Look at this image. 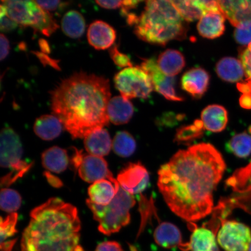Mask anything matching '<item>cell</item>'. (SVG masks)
<instances>
[{
	"instance_id": "obj_1",
	"label": "cell",
	"mask_w": 251,
	"mask_h": 251,
	"mask_svg": "<svg viewBox=\"0 0 251 251\" xmlns=\"http://www.w3.org/2000/svg\"><path fill=\"white\" fill-rule=\"evenodd\" d=\"M226 168L221 153L211 144L178 151L159 170L160 192L176 215L188 222L199 221L212 212L213 194Z\"/></svg>"
},
{
	"instance_id": "obj_2",
	"label": "cell",
	"mask_w": 251,
	"mask_h": 251,
	"mask_svg": "<svg viewBox=\"0 0 251 251\" xmlns=\"http://www.w3.org/2000/svg\"><path fill=\"white\" fill-rule=\"evenodd\" d=\"M51 98L53 114L73 139H84L109 125L111 92L107 78L84 72L75 74L62 81Z\"/></svg>"
},
{
	"instance_id": "obj_3",
	"label": "cell",
	"mask_w": 251,
	"mask_h": 251,
	"mask_svg": "<svg viewBox=\"0 0 251 251\" xmlns=\"http://www.w3.org/2000/svg\"><path fill=\"white\" fill-rule=\"evenodd\" d=\"M21 239V251H75L81 223L76 207L51 198L34 208Z\"/></svg>"
},
{
	"instance_id": "obj_4",
	"label": "cell",
	"mask_w": 251,
	"mask_h": 251,
	"mask_svg": "<svg viewBox=\"0 0 251 251\" xmlns=\"http://www.w3.org/2000/svg\"><path fill=\"white\" fill-rule=\"evenodd\" d=\"M135 33L146 42L164 46L172 40L186 37L187 27L172 1L153 0L146 1Z\"/></svg>"
},
{
	"instance_id": "obj_5",
	"label": "cell",
	"mask_w": 251,
	"mask_h": 251,
	"mask_svg": "<svg viewBox=\"0 0 251 251\" xmlns=\"http://www.w3.org/2000/svg\"><path fill=\"white\" fill-rule=\"evenodd\" d=\"M136 203L134 197L119 186L118 193L107 205H99L90 199L86 204L99 223V230L105 235L117 233L130 222V211Z\"/></svg>"
},
{
	"instance_id": "obj_6",
	"label": "cell",
	"mask_w": 251,
	"mask_h": 251,
	"mask_svg": "<svg viewBox=\"0 0 251 251\" xmlns=\"http://www.w3.org/2000/svg\"><path fill=\"white\" fill-rule=\"evenodd\" d=\"M0 165L11 169V173L1 178V186H8L19 177H23L31 165L22 160L23 146L20 137L12 128L5 127L0 134Z\"/></svg>"
},
{
	"instance_id": "obj_7",
	"label": "cell",
	"mask_w": 251,
	"mask_h": 251,
	"mask_svg": "<svg viewBox=\"0 0 251 251\" xmlns=\"http://www.w3.org/2000/svg\"><path fill=\"white\" fill-rule=\"evenodd\" d=\"M1 2L8 17L18 25L30 26L38 32L51 26L52 16L40 7L35 1L5 0Z\"/></svg>"
},
{
	"instance_id": "obj_8",
	"label": "cell",
	"mask_w": 251,
	"mask_h": 251,
	"mask_svg": "<svg viewBox=\"0 0 251 251\" xmlns=\"http://www.w3.org/2000/svg\"><path fill=\"white\" fill-rule=\"evenodd\" d=\"M116 88L127 100L147 99L153 91L148 74L139 67H129L120 71L114 77Z\"/></svg>"
},
{
	"instance_id": "obj_9",
	"label": "cell",
	"mask_w": 251,
	"mask_h": 251,
	"mask_svg": "<svg viewBox=\"0 0 251 251\" xmlns=\"http://www.w3.org/2000/svg\"><path fill=\"white\" fill-rule=\"evenodd\" d=\"M217 241L224 251H248L251 244V229L242 223L221 220Z\"/></svg>"
},
{
	"instance_id": "obj_10",
	"label": "cell",
	"mask_w": 251,
	"mask_h": 251,
	"mask_svg": "<svg viewBox=\"0 0 251 251\" xmlns=\"http://www.w3.org/2000/svg\"><path fill=\"white\" fill-rule=\"evenodd\" d=\"M235 193L230 199L223 201L222 203L229 212L230 209L240 208L251 213V161L246 167L238 169L226 182Z\"/></svg>"
},
{
	"instance_id": "obj_11",
	"label": "cell",
	"mask_w": 251,
	"mask_h": 251,
	"mask_svg": "<svg viewBox=\"0 0 251 251\" xmlns=\"http://www.w3.org/2000/svg\"><path fill=\"white\" fill-rule=\"evenodd\" d=\"M73 158L75 168L78 175L87 183H95L101 180H112L114 177L108 169L107 162L102 157L86 154L75 149Z\"/></svg>"
},
{
	"instance_id": "obj_12",
	"label": "cell",
	"mask_w": 251,
	"mask_h": 251,
	"mask_svg": "<svg viewBox=\"0 0 251 251\" xmlns=\"http://www.w3.org/2000/svg\"><path fill=\"white\" fill-rule=\"evenodd\" d=\"M140 68L148 74L153 89L165 99L174 101H183V97L177 95L176 92L175 77L166 75L159 68L154 58L145 59Z\"/></svg>"
},
{
	"instance_id": "obj_13",
	"label": "cell",
	"mask_w": 251,
	"mask_h": 251,
	"mask_svg": "<svg viewBox=\"0 0 251 251\" xmlns=\"http://www.w3.org/2000/svg\"><path fill=\"white\" fill-rule=\"evenodd\" d=\"M117 180L125 191L133 196L146 189L150 176L148 171L141 163H130L119 173Z\"/></svg>"
},
{
	"instance_id": "obj_14",
	"label": "cell",
	"mask_w": 251,
	"mask_h": 251,
	"mask_svg": "<svg viewBox=\"0 0 251 251\" xmlns=\"http://www.w3.org/2000/svg\"><path fill=\"white\" fill-rule=\"evenodd\" d=\"M87 36L90 45L99 50L110 48L117 38L114 28L102 21H96L91 24Z\"/></svg>"
},
{
	"instance_id": "obj_15",
	"label": "cell",
	"mask_w": 251,
	"mask_h": 251,
	"mask_svg": "<svg viewBox=\"0 0 251 251\" xmlns=\"http://www.w3.org/2000/svg\"><path fill=\"white\" fill-rule=\"evenodd\" d=\"M209 75L202 68L188 71L181 78L182 89L194 99H200L206 92L209 84Z\"/></svg>"
},
{
	"instance_id": "obj_16",
	"label": "cell",
	"mask_w": 251,
	"mask_h": 251,
	"mask_svg": "<svg viewBox=\"0 0 251 251\" xmlns=\"http://www.w3.org/2000/svg\"><path fill=\"white\" fill-rule=\"evenodd\" d=\"M153 238L157 244L164 249L178 247L183 251H188V243L182 241L181 232L176 226L169 222H164L156 227Z\"/></svg>"
},
{
	"instance_id": "obj_17",
	"label": "cell",
	"mask_w": 251,
	"mask_h": 251,
	"mask_svg": "<svg viewBox=\"0 0 251 251\" xmlns=\"http://www.w3.org/2000/svg\"><path fill=\"white\" fill-rule=\"evenodd\" d=\"M223 14L233 26L251 21V0L218 1Z\"/></svg>"
},
{
	"instance_id": "obj_18",
	"label": "cell",
	"mask_w": 251,
	"mask_h": 251,
	"mask_svg": "<svg viewBox=\"0 0 251 251\" xmlns=\"http://www.w3.org/2000/svg\"><path fill=\"white\" fill-rule=\"evenodd\" d=\"M119 184L117 179L101 180L91 185L88 190L90 200L99 205H107L117 194Z\"/></svg>"
},
{
	"instance_id": "obj_19",
	"label": "cell",
	"mask_w": 251,
	"mask_h": 251,
	"mask_svg": "<svg viewBox=\"0 0 251 251\" xmlns=\"http://www.w3.org/2000/svg\"><path fill=\"white\" fill-rule=\"evenodd\" d=\"M134 106L129 100L117 96L110 99L107 106V115L110 122L116 125L128 123L132 118Z\"/></svg>"
},
{
	"instance_id": "obj_20",
	"label": "cell",
	"mask_w": 251,
	"mask_h": 251,
	"mask_svg": "<svg viewBox=\"0 0 251 251\" xmlns=\"http://www.w3.org/2000/svg\"><path fill=\"white\" fill-rule=\"evenodd\" d=\"M225 15L222 12H209L204 14L197 25L199 34L206 39H214L221 36L225 30Z\"/></svg>"
},
{
	"instance_id": "obj_21",
	"label": "cell",
	"mask_w": 251,
	"mask_h": 251,
	"mask_svg": "<svg viewBox=\"0 0 251 251\" xmlns=\"http://www.w3.org/2000/svg\"><path fill=\"white\" fill-rule=\"evenodd\" d=\"M84 139V147L90 155L100 157L107 155L112 147L109 134L103 128L92 131Z\"/></svg>"
},
{
	"instance_id": "obj_22",
	"label": "cell",
	"mask_w": 251,
	"mask_h": 251,
	"mask_svg": "<svg viewBox=\"0 0 251 251\" xmlns=\"http://www.w3.org/2000/svg\"><path fill=\"white\" fill-rule=\"evenodd\" d=\"M201 121L205 129L212 132H221L228 123L227 110L219 105H209L201 113Z\"/></svg>"
},
{
	"instance_id": "obj_23",
	"label": "cell",
	"mask_w": 251,
	"mask_h": 251,
	"mask_svg": "<svg viewBox=\"0 0 251 251\" xmlns=\"http://www.w3.org/2000/svg\"><path fill=\"white\" fill-rule=\"evenodd\" d=\"M216 233L203 226L194 229L188 243V251H220L216 240Z\"/></svg>"
},
{
	"instance_id": "obj_24",
	"label": "cell",
	"mask_w": 251,
	"mask_h": 251,
	"mask_svg": "<svg viewBox=\"0 0 251 251\" xmlns=\"http://www.w3.org/2000/svg\"><path fill=\"white\" fill-rule=\"evenodd\" d=\"M216 72L219 77L230 83L240 82L245 76L242 63L233 57H225L216 64Z\"/></svg>"
},
{
	"instance_id": "obj_25",
	"label": "cell",
	"mask_w": 251,
	"mask_h": 251,
	"mask_svg": "<svg viewBox=\"0 0 251 251\" xmlns=\"http://www.w3.org/2000/svg\"><path fill=\"white\" fill-rule=\"evenodd\" d=\"M63 125L55 117L51 115L41 116L34 122V133L44 140H52L58 137L62 132Z\"/></svg>"
},
{
	"instance_id": "obj_26",
	"label": "cell",
	"mask_w": 251,
	"mask_h": 251,
	"mask_svg": "<svg viewBox=\"0 0 251 251\" xmlns=\"http://www.w3.org/2000/svg\"><path fill=\"white\" fill-rule=\"evenodd\" d=\"M158 65L168 76L174 77L183 70L186 61L183 54L177 50L168 49L159 55Z\"/></svg>"
},
{
	"instance_id": "obj_27",
	"label": "cell",
	"mask_w": 251,
	"mask_h": 251,
	"mask_svg": "<svg viewBox=\"0 0 251 251\" xmlns=\"http://www.w3.org/2000/svg\"><path fill=\"white\" fill-rule=\"evenodd\" d=\"M42 164L47 170L60 174L67 169L69 157L67 151L58 147H52L42 153Z\"/></svg>"
},
{
	"instance_id": "obj_28",
	"label": "cell",
	"mask_w": 251,
	"mask_h": 251,
	"mask_svg": "<svg viewBox=\"0 0 251 251\" xmlns=\"http://www.w3.org/2000/svg\"><path fill=\"white\" fill-rule=\"evenodd\" d=\"M61 28L66 36L72 39L79 38L85 31V20L80 12L71 10L63 17Z\"/></svg>"
},
{
	"instance_id": "obj_29",
	"label": "cell",
	"mask_w": 251,
	"mask_h": 251,
	"mask_svg": "<svg viewBox=\"0 0 251 251\" xmlns=\"http://www.w3.org/2000/svg\"><path fill=\"white\" fill-rule=\"evenodd\" d=\"M112 149L119 156L123 158L129 157L136 151V140L127 131H119L112 141Z\"/></svg>"
},
{
	"instance_id": "obj_30",
	"label": "cell",
	"mask_w": 251,
	"mask_h": 251,
	"mask_svg": "<svg viewBox=\"0 0 251 251\" xmlns=\"http://www.w3.org/2000/svg\"><path fill=\"white\" fill-rule=\"evenodd\" d=\"M227 149L238 158H247L251 153V134L243 132L235 135L228 141Z\"/></svg>"
},
{
	"instance_id": "obj_31",
	"label": "cell",
	"mask_w": 251,
	"mask_h": 251,
	"mask_svg": "<svg viewBox=\"0 0 251 251\" xmlns=\"http://www.w3.org/2000/svg\"><path fill=\"white\" fill-rule=\"evenodd\" d=\"M183 20L188 22L200 20L204 15L196 0L191 1H172Z\"/></svg>"
},
{
	"instance_id": "obj_32",
	"label": "cell",
	"mask_w": 251,
	"mask_h": 251,
	"mask_svg": "<svg viewBox=\"0 0 251 251\" xmlns=\"http://www.w3.org/2000/svg\"><path fill=\"white\" fill-rule=\"evenodd\" d=\"M203 128L202 121L196 120L192 125L184 126L178 128L175 140L178 143H191L202 136Z\"/></svg>"
},
{
	"instance_id": "obj_33",
	"label": "cell",
	"mask_w": 251,
	"mask_h": 251,
	"mask_svg": "<svg viewBox=\"0 0 251 251\" xmlns=\"http://www.w3.org/2000/svg\"><path fill=\"white\" fill-rule=\"evenodd\" d=\"M239 58L243 66L246 80L238 83L237 86L243 94L251 93V43L241 50Z\"/></svg>"
},
{
	"instance_id": "obj_34",
	"label": "cell",
	"mask_w": 251,
	"mask_h": 251,
	"mask_svg": "<svg viewBox=\"0 0 251 251\" xmlns=\"http://www.w3.org/2000/svg\"><path fill=\"white\" fill-rule=\"evenodd\" d=\"M22 202L20 194L10 188H2L0 206L3 211L14 213L20 209Z\"/></svg>"
},
{
	"instance_id": "obj_35",
	"label": "cell",
	"mask_w": 251,
	"mask_h": 251,
	"mask_svg": "<svg viewBox=\"0 0 251 251\" xmlns=\"http://www.w3.org/2000/svg\"><path fill=\"white\" fill-rule=\"evenodd\" d=\"M18 216L17 213H12L7 218H1L0 223V242L4 243L8 237L13 236L17 233L16 230Z\"/></svg>"
},
{
	"instance_id": "obj_36",
	"label": "cell",
	"mask_w": 251,
	"mask_h": 251,
	"mask_svg": "<svg viewBox=\"0 0 251 251\" xmlns=\"http://www.w3.org/2000/svg\"><path fill=\"white\" fill-rule=\"evenodd\" d=\"M234 37L237 43L243 46L251 43V21H244L235 27Z\"/></svg>"
},
{
	"instance_id": "obj_37",
	"label": "cell",
	"mask_w": 251,
	"mask_h": 251,
	"mask_svg": "<svg viewBox=\"0 0 251 251\" xmlns=\"http://www.w3.org/2000/svg\"><path fill=\"white\" fill-rule=\"evenodd\" d=\"M110 56L115 64L120 68L133 67L132 63L127 55L119 51L117 46L112 47L109 50Z\"/></svg>"
},
{
	"instance_id": "obj_38",
	"label": "cell",
	"mask_w": 251,
	"mask_h": 251,
	"mask_svg": "<svg viewBox=\"0 0 251 251\" xmlns=\"http://www.w3.org/2000/svg\"><path fill=\"white\" fill-rule=\"evenodd\" d=\"M18 26L15 21L9 17L2 5L0 6V29L2 33H8L14 30Z\"/></svg>"
},
{
	"instance_id": "obj_39",
	"label": "cell",
	"mask_w": 251,
	"mask_h": 251,
	"mask_svg": "<svg viewBox=\"0 0 251 251\" xmlns=\"http://www.w3.org/2000/svg\"><path fill=\"white\" fill-rule=\"evenodd\" d=\"M36 4L44 10L49 11H55L61 9L69 4V2H62L58 0L55 1H35Z\"/></svg>"
},
{
	"instance_id": "obj_40",
	"label": "cell",
	"mask_w": 251,
	"mask_h": 251,
	"mask_svg": "<svg viewBox=\"0 0 251 251\" xmlns=\"http://www.w3.org/2000/svg\"><path fill=\"white\" fill-rule=\"evenodd\" d=\"M75 251H85L78 246ZM95 251H124L120 244L115 241H105L99 244Z\"/></svg>"
},
{
	"instance_id": "obj_41",
	"label": "cell",
	"mask_w": 251,
	"mask_h": 251,
	"mask_svg": "<svg viewBox=\"0 0 251 251\" xmlns=\"http://www.w3.org/2000/svg\"><path fill=\"white\" fill-rule=\"evenodd\" d=\"M198 5L201 8L204 14L209 12H222L218 1H202V0H196Z\"/></svg>"
},
{
	"instance_id": "obj_42",
	"label": "cell",
	"mask_w": 251,
	"mask_h": 251,
	"mask_svg": "<svg viewBox=\"0 0 251 251\" xmlns=\"http://www.w3.org/2000/svg\"><path fill=\"white\" fill-rule=\"evenodd\" d=\"M0 46H1V53H0V60L1 61L7 58L9 52V43L7 37L2 33L0 35Z\"/></svg>"
},
{
	"instance_id": "obj_43",
	"label": "cell",
	"mask_w": 251,
	"mask_h": 251,
	"mask_svg": "<svg viewBox=\"0 0 251 251\" xmlns=\"http://www.w3.org/2000/svg\"><path fill=\"white\" fill-rule=\"evenodd\" d=\"M124 1H96L97 4L103 8L108 9H117L122 7Z\"/></svg>"
},
{
	"instance_id": "obj_44",
	"label": "cell",
	"mask_w": 251,
	"mask_h": 251,
	"mask_svg": "<svg viewBox=\"0 0 251 251\" xmlns=\"http://www.w3.org/2000/svg\"><path fill=\"white\" fill-rule=\"evenodd\" d=\"M141 1H133V0H127L124 1L123 5L121 7V14L126 16L129 13L130 9L136 8Z\"/></svg>"
},
{
	"instance_id": "obj_45",
	"label": "cell",
	"mask_w": 251,
	"mask_h": 251,
	"mask_svg": "<svg viewBox=\"0 0 251 251\" xmlns=\"http://www.w3.org/2000/svg\"><path fill=\"white\" fill-rule=\"evenodd\" d=\"M36 54L38 56V58L40 59V60L42 61L43 64L45 65H49L50 66H52V67L55 68H59L55 60L54 59H52L49 57L46 54H43V53L40 52H36Z\"/></svg>"
},
{
	"instance_id": "obj_46",
	"label": "cell",
	"mask_w": 251,
	"mask_h": 251,
	"mask_svg": "<svg viewBox=\"0 0 251 251\" xmlns=\"http://www.w3.org/2000/svg\"><path fill=\"white\" fill-rule=\"evenodd\" d=\"M45 175L47 181H49V183L51 184L52 186L59 188L63 186L61 180L58 177L55 176L50 174L49 172H46Z\"/></svg>"
},
{
	"instance_id": "obj_47",
	"label": "cell",
	"mask_w": 251,
	"mask_h": 251,
	"mask_svg": "<svg viewBox=\"0 0 251 251\" xmlns=\"http://www.w3.org/2000/svg\"><path fill=\"white\" fill-rule=\"evenodd\" d=\"M240 104L245 109H251V93L243 94L240 99Z\"/></svg>"
},
{
	"instance_id": "obj_48",
	"label": "cell",
	"mask_w": 251,
	"mask_h": 251,
	"mask_svg": "<svg viewBox=\"0 0 251 251\" xmlns=\"http://www.w3.org/2000/svg\"><path fill=\"white\" fill-rule=\"evenodd\" d=\"M17 240V239L12 240L1 243V251H12Z\"/></svg>"
},
{
	"instance_id": "obj_49",
	"label": "cell",
	"mask_w": 251,
	"mask_h": 251,
	"mask_svg": "<svg viewBox=\"0 0 251 251\" xmlns=\"http://www.w3.org/2000/svg\"><path fill=\"white\" fill-rule=\"evenodd\" d=\"M39 44L40 48L42 50V51L45 52V53L50 52V47L46 40L41 39L39 41Z\"/></svg>"
},
{
	"instance_id": "obj_50",
	"label": "cell",
	"mask_w": 251,
	"mask_h": 251,
	"mask_svg": "<svg viewBox=\"0 0 251 251\" xmlns=\"http://www.w3.org/2000/svg\"><path fill=\"white\" fill-rule=\"evenodd\" d=\"M248 251H251V245H250V246L249 249V250H248Z\"/></svg>"
},
{
	"instance_id": "obj_51",
	"label": "cell",
	"mask_w": 251,
	"mask_h": 251,
	"mask_svg": "<svg viewBox=\"0 0 251 251\" xmlns=\"http://www.w3.org/2000/svg\"><path fill=\"white\" fill-rule=\"evenodd\" d=\"M250 132L251 134V126L250 127Z\"/></svg>"
}]
</instances>
